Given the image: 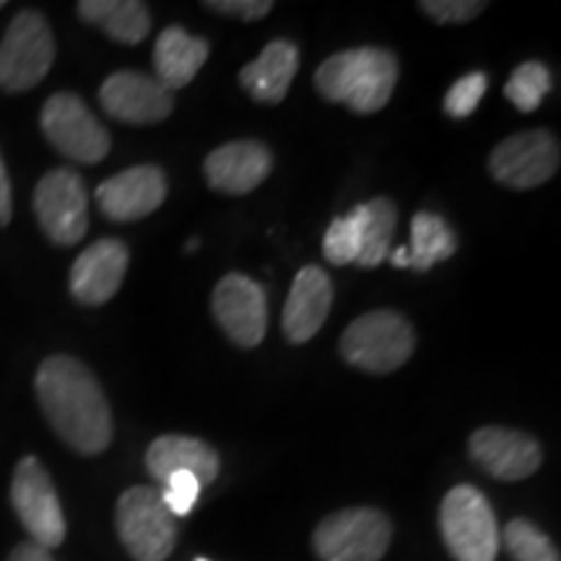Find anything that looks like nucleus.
I'll return each mask as SVG.
<instances>
[{
	"instance_id": "nucleus-1",
	"label": "nucleus",
	"mask_w": 561,
	"mask_h": 561,
	"mask_svg": "<svg viewBox=\"0 0 561 561\" xmlns=\"http://www.w3.org/2000/svg\"><path fill=\"white\" fill-rule=\"evenodd\" d=\"M37 398L42 411L70 450L100 455L112 442V411L87 364L73 356H50L39 364Z\"/></svg>"
},
{
	"instance_id": "nucleus-2",
	"label": "nucleus",
	"mask_w": 561,
	"mask_h": 561,
	"mask_svg": "<svg viewBox=\"0 0 561 561\" xmlns=\"http://www.w3.org/2000/svg\"><path fill=\"white\" fill-rule=\"evenodd\" d=\"M398 83V58L382 47L335 53L314 73V87L328 102L346 104L356 115L385 110Z\"/></svg>"
},
{
	"instance_id": "nucleus-3",
	"label": "nucleus",
	"mask_w": 561,
	"mask_h": 561,
	"mask_svg": "<svg viewBox=\"0 0 561 561\" xmlns=\"http://www.w3.org/2000/svg\"><path fill=\"white\" fill-rule=\"evenodd\" d=\"M416 348L411 322L396 310H375L356 318L341 339V356L351 367L388 375L401 369Z\"/></svg>"
},
{
	"instance_id": "nucleus-4",
	"label": "nucleus",
	"mask_w": 561,
	"mask_h": 561,
	"mask_svg": "<svg viewBox=\"0 0 561 561\" xmlns=\"http://www.w3.org/2000/svg\"><path fill=\"white\" fill-rule=\"evenodd\" d=\"M439 530L455 561H494L500 553V525L491 504L468 483L447 491L442 500Z\"/></svg>"
},
{
	"instance_id": "nucleus-5",
	"label": "nucleus",
	"mask_w": 561,
	"mask_h": 561,
	"mask_svg": "<svg viewBox=\"0 0 561 561\" xmlns=\"http://www.w3.org/2000/svg\"><path fill=\"white\" fill-rule=\"evenodd\" d=\"M55 62V39L47 19L37 11H21L0 42V89L21 94L45 81Z\"/></svg>"
},
{
	"instance_id": "nucleus-6",
	"label": "nucleus",
	"mask_w": 561,
	"mask_h": 561,
	"mask_svg": "<svg viewBox=\"0 0 561 561\" xmlns=\"http://www.w3.org/2000/svg\"><path fill=\"white\" fill-rule=\"evenodd\" d=\"M117 536L136 561H164L178 543V525L161 502V491L133 486L117 500Z\"/></svg>"
},
{
	"instance_id": "nucleus-7",
	"label": "nucleus",
	"mask_w": 561,
	"mask_h": 561,
	"mask_svg": "<svg viewBox=\"0 0 561 561\" xmlns=\"http://www.w3.org/2000/svg\"><path fill=\"white\" fill-rule=\"evenodd\" d=\"M392 525L380 510L351 507L328 515L314 528V553L322 561H380L388 553Z\"/></svg>"
},
{
	"instance_id": "nucleus-8",
	"label": "nucleus",
	"mask_w": 561,
	"mask_h": 561,
	"mask_svg": "<svg viewBox=\"0 0 561 561\" xmlns=\"http://www.w3.org/2000/svg\"><path fill=\"white\" fill-rule=\"evenodd\" d=\"M39 123L55 149L79 164H100L110 153V130L96 121L79 94L70 91L53 94L42 107Z\"/></svg>"
},
{
	"instance_id": "nucleus-9",
	"label": "nucleus",
	"mask_w": 561,
	"mask_h": 561,
	"mask_svg": "<svg viewBox=\"0 0 561 561\" xmlns=\"http://www.w3.org/2000/svg\"><path fill=\"white\" fill-rule=\"evenodd\" d=\"M11 504L21 525L32 536V543L47 551L58 549L66 538V515H62L50 473L32 455L19 460L16 471H13Z\"/></svg>"
},
{
	"instance_id": "nucleus-10",
	"label": "nucleus",
	"mask_w": 561,
	"mask_h": 561,
	"mask_svg": "<svg viewBox=\"0 0 561 561\" xmlns=\"http://www.w3.org/2000/svg\"><path fill=\"white\" fill-rule=\"evenodd\" d=\"M34 214L47 240L60 248L81 242L89 229V193L81 174L68 167L47 172L34 191Z\"/></svg>"
},
{
	"instance_id": "nucleus-11",
	"label": "nucleus",
	"mask_w": 561,
	"mask_h": 561,
	"mask_svg": "<svg viewBox=\"0 0 561 561\" xmlns=\"http://www.w3.org/2000/svg\"><path fill=\"white\" fill-rule=\"evenodd\" d=\"M489 170L496 182L515 191L543 185L559 170V140L549 130H525L504 138L491 151Z\"/></svg>"
},
{
	"instance_id": "nucleus-12",
	"label": "nucleus",
	"mask_w": 561,
	"mask_h": 561,
	"mask_svg": "<svg viewBox=\"0 0 561 561\" xmlns=\"http://www.w3.org/2000/svg\"><path fill=\"white\" fill-rule=\"evenodd\" d=\"M210 310H214L221 331L237 346H261L265 331H268V301H265V291L257 280L242 276V273L224 276L210 297Z\"/></svg>"
},
{
	"instance_id": "nucleus-13",
	"label": "nucleus",
	"mask_w": 561,
	"mask_h": 561,
	"mask_svg": "<svg viewBox=\"0 0 561 561\" xmlns=\"http://www.w3.org/2000/svg\"><path fill=\"white\" fill-rule=\"evenodd\" d=\"M100 104L115 121L128 125H153L172 115L174 100L157 79L138 70H117L100 89Z\"/></svg>"
},
{
	"instance_id": "nucleus-14",
	"label": "nucleus",
	"mask_w": 561,
	"mask_h": 561,
	"mask_svg": "<svg viewBox=\"0 0 561 561\" xmlns=\"http://www.w3.org/2000/svg\"><path fill=\"white\" fill-rule=\"evenodd\" d=\"M468 453L481 471L500 481L530 479L543 462V450L536 439L517 430H502V426H483L473 432Z\"/></svg>"
},
{
	"instance_id": "nucleus-15",
	"label": "nucleus",
	"mask_w": 561,
	"mask_h": 561,
	"mask_svg": "<svg viewBox=\"0 0 561 561\" xmlns=\"http://www.w3.org/2000/svg\"><path fill=\"white\" fill-rule=\"evenodd\" d=\"M167 198V178L159 167H130L96 187V203L110 221H138Z\"/></svg>"
},
{
	"instance_id": "nucleus-16",
	"label": "nucleus",
	"mask_w": 561,
	"mask_h": 561,
	"mask_svg": "<svg viewBox=\"0 0 561 561\" xmlns=\"http://www.w3.org/2000/svg\"><path fill=\"white\" fill-rule=\"evenodd\" d=\"M130 252L121 240H100L89 244L70 268V294L81 305H104L121 291L128 273Z\"/></svg>"
},
{
	"instance_id": "nucleus-17",
	"label": "nucleus",
	"mask_w": 561,
	"mask_h": 561,
	"mask_svg": "<svg viewBox=\"0 0 561 561\" xmlns=\"http://www.w3.org/2000/svg\"><path fill=\"white\" fill-rule=\"evenodd\" d=\"M206 180L214 191L227 195H248L263 185L273 170V157L257 140H231L208 153Z\"/></svg>"
},
{
	"instance_id": "nucleus-18",
	"label": "nucleus",
	"mask_w": 561,
	"mask_h": 561,
	"mask_svg": "<svg viewBox=\"0 0 561 561\" xmlns=\"http://www.w3.org/2000/svg\"><path fill=\"white\" fill-rule=\"evenodd\" d=\"M333 305V284L318 265H307L294 278L284 307V333L291 343H307L328 320Z\"/></svg>"
},
{
	"instance_id": "nucleus-19",
	"label": "nucleus",
	"mask_w": 561,
	"mask_h": 561,
	"mask_svg": "<svg viewBox=\"0 0 561 561\" xmlns=\"http://www.w3.org/2000/svg\"><path fill=\"white\" fill-rule=\"evenodd\" d=\"M146 468L151 479L167 483L174 473H193L201 486L214 483L219 476L221 460L210 445L195 437H182V434H164L153 439L149 453H146Z\"/></svg>"
},
{
	"instance_id": "nucleus-20",
	"label": "nucleus",
	"mask_w": 561,
	"mask_h": 561,
	"mask_svg": "<svg viewBox=\"0 0 561 561\" xmlns=\"http://www.w3.org/2000/svg\"><path fill=\"white\" fill-rule=\"evenodd\" d=\"M299 68V50L289 39H273L250 66L240 70V83L255 102L278 104L289 94Z\"/></svg>"
},
{
	"instance_id": "nucleus-21",
	"label": "nucleus",
	"mask_w": 561,
	"mask_h": 561,
	"mask_svg": "<svg viewBox=\"0 0 561 561\" xmlns=\"http://www.w3.org/2000/svg\"><path fill=\"white\" fill-rule=\"evenodd\" d=\"M208 42L201 37H191L182 26H167L153 45V68H157V81L167 91L185 89L198 70L208 60Z\"/></svg>"
},
{
	"instance_id": "nucleus-22",
	"label": "nucleus",
	"mask_w": 561,
	"mask_h": 561,
	"mask_svg": "<svg viewBox=\"0 0 561 561\" xmlns=\"http://www.w3.org/2000/svg\"><path fill=\"white\" fill-rule=\"evenodd\" d=\"M79 16L121 45H138L151 32L149 5L140 0H81Z\"/></svg>"
},
{
	"instance_id": "nucleus-23",
	"label": "nucleus",
	"mask_w": 561,
	"mask_h": 561,
	"mask_svg": "<svg viewBox=\"0 0 561 561\" xmlns=\"http://www.w3.org/2000/svg\"><path fill=\"white\" fill-rule=\"evenodd\" d=\"M356 210H359V255H356V265L377 268L388 257L390 240L398 227V208L390 198H375L356 206Z\"/></svg>"
},
{
	"instance_id": "nucleus-24",
	"label": "nucleus",
	"mask_w": 561,
	"mask_h": 561,
	"mask_svg": "<svg viewBox=\"0 0 561 561\" xmlns=\"http://www.w3.org/2000/svg\"><path fill=\"white\" fill-rule=\"evenodd\" d=\"M458 250L453 229L437 214H421L413 216L411 221V248H409V268L413 271H430L434 263L447 261L453 252Z\"/></svg>"
},
{
	"instance_id": "nucleus-25",
	"label": "nucleus",
	"mask_w": 561,
	"mask_h": 561,
	"mask_svg": "<svg viewBox=\"0 0 561 561\" xmlns=\"http://www.w3.org/2000/svg\"><path fill=\"white\" fill-rule=\"evenodd\" d=\"M500 541L515 561H561L557 546L543 536L530 520L515 517L504 530H500Z\"/></svg>"
},
{
	"instance_id": "nucleus-26",
	"label": "nucleus",
	"mask_w": 561,
	"mask_h": 561,
	"mask_svg": "<svg viewBox=\"0 0 561 561\" xmlns=\"http://www.w3.org/2000/svg\"><path fill=\"white\" fill-rule=\"evenodd\" d=\"M551 89V73L543 62H523L520 68L512 73V79L504 87V96L515 104L520 112H533L541 107L543 96Z\"/></svg>"
},
{
	"instance_id": "nucleus-27",
	"label": "nucleus",
	"mask_w": 561,
	"mask_h": 561,
	"mask_svg": "<svg viewBox=\"0 0 561 561\" xmlns=\"http://www.w3.org/2000/svg\"><path fill=\"white\" fill-rule=\"evenodd\" d=\"M325 261L333 265L356 263L359 255V210H351L346 216H339L325 231V242H322Z\"/></svg>"
},
{
	"instance_id": "nucleus-28",
	"label": "nucleus",
	"mask_w": 561,
	"mask_h": 561,
	"mask_svg": "<svg viewBox=\"0 0 561 561\" xmlns=\"http://www.w3.org/2000/svg\"><path fill=\"white\" fill-rule=\"evenodd\" d=\"M486 89H489V79L483 73H479V70H476V73L462 76V79L455 81L453 89L447 91L445 112L450 117H458V121L460 117L473 115V110L481 104Z\"/></svg>"
},
{
	"instance_id": "nucleus-29",
	"label": "nucleus",
	"mask_w": 561,
	"mask_h": 561,
	"mask_svg": "<svg viewBox=\"0 0 561 561\" xmlns=\"http://www.w3.org/2000/svg\"><path fill=\"white\" fill-rule=\"evenodd\" d=\"M201 489V481L195 479L193 473H174L172 479L164 483L161 502H164V507L170 510L172 517H185L191 515L193 504L198 502Z\"/></svg>"
},
{
	"instance_id": "nucleus-30",
	"label": "nucleus",
	"mask_w": 561,
	"mask_h": 561,
	"mask_svg": "<svg viewBox=\"0 0 561 561\" xmlns=\"http://www.w3.org/2000/svg\"><path fill=\"white\" fill-rule=\"evenodd\" d=\"M419 9L439 24H466V21L481 16V11H486V3L481 0H424L419 3Z\"/></svg>"
},
{
	"instance_id": "nucleus-31",
	"label": "nucleus",
	"mask_w": 561,
	"mask_h": 561,
	"mask_svg": "<svg viewBox=\"0 0 561 561\" xmlns=\"http://www.w3.org/2000/svg\"><path fill=\"white\" fill-rule=\"evenodd\" d=\"M206 9L240 21H257L273 11L271 0H208Z\"/></svg>"
},
{
	"instance_id": "nucleus-32",
	"label": "nucleus",
	"mask_w": 561,
	"mask_h": 561,
	"mask_svg": "<svg viewBox=\"0 0 561 561\" xmlns=\"http://www.w3.org/2000/svg\"><path fill=\"white\" fill-rule=\"evenodd\" d=\"M13 216V191H11V178L5 170V161L0 157V227H9Z\"/></svg>"
},
{
	"instance_id": "nucleus-33",
	"label": "nucleus",
	"mask_w": 561,
	"mask_h": 561,
	"mask_svg": "<svg viewBox=\"0 0 561 561\" xmlns=\"http://www.w3.org/2000/svg\"><path fill=\"white\" fill-rule=\"evenodd\" d=\"M9 561H53V557H50V551L30 541V543H19L16 549L11 551Z\"/></svg>"
},
{
	"instance_id": "nucleus-34",
	"label": "nucleus",
	"mask_w": 561,
	"mask_h": 561,
	"mask_svg": "<svg viewBox=\"0 0 561 561\" xmlns=\"http://www.w3.org/2000/svg\"><path fill=\"white\" fill-rule=\"evenodd\" d=\"M392 265L396 268H409V248H398L392 252Z\"/></svg>"
},
{
	"instance_id": "nucleus-35",
	"label": "nucleus",
	"mask_w": 561,
	"mask_h": 561,
	"mask_svg": "<svg viewBox=\"0 0 561 561\" xmlns=\"http://www.w3.org/2000/svg\"><path fill=\"white\" fill-rule=\"evenodd\" d=\"M195 561H208V559H195Z\"/></svg>"
},
{
	"instance_id": "nucleus-36",
	"label": "nucleus",
	"mask_w": 561,
	"mask_h": 561,
	"mask_svg": "<svg viewBox=\"0 0 561 561\" xmlns=\"http://www.w3.org/2000/svg\"><path fill=\"white\" fill-rule=\"evenodd\" d=\"M0 9H3V0H0Z\"/></svg>"
}]
</instances>
